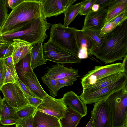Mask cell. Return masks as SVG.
Returning <instances> with one entry per match:
<instances>
[{
    "label": "cell",
    "instance_id": "obj_1",
    "mask_svg": "<svg viewBox=\"0 0 127 127\" xmlns=\"http://www.w3.org/2000/svg\"><path fill=\"white\" fill-rule=\"evenodd\" d=\"M92 55L106 64L123 60L127 55V19L103 35L101 45Z\"/></svg>",
    "mask_w": 127,
    "mask_h": 127
},
{
    "label": "cell",
    "instance_id": "obj_2",
    "mask_svg": "<svg viewBox=\"0 0 127 127\" xmlns=\"http://www.w3.org/2000/svg\"><path fill=\"white\" fill-rule=\"evenodd\" d=\"M43 15L39 0H24L8 14L1 28V34L20 31L31 21Z\"/></svg>",
    "mask_w": 127,
    "mask_h": 127
},
{
    "label": "cell",
    "instance_id": "obj_3",
    "mask_svg": "<svg viewBox=\"0 0 127 127\" xmlns=\"http://www.w3.org/2000/svg\"><path fill=\"white\" fill-rule=\"evenodd\" d=\"M52 25L48 23L43 15L31 21L20 31L8 34L1 35L7 39L12 40L18 39L32 45L44 41L48 35L46 31Z\"/></svg>",
    "mask_w": 127,
    "mask_h": 127
},
{
    "label": "cell",
    "instance_id": "obj_4",
    "mask_svg": "<svg viewBox=\"0 0 127 127\" xmlns=\"http://www.w3.org/2000/svg\"><path fill=\"white\" fill-rule=\"evenodd\" d=\"M106 100L112 127H127V85L113 93Z\"/></svg>",
    "mask_w": 127,
    "mask_h": 127
},
{
    "label": "cell",
    "instance_id": "obj_5",
    "mask_svg": "<svg viewBox=\"0 0 127 127\" xmlns=\"http://www.w3.org/2000/svg\"><path fill=\"white\" fill-rule=\"evenodd\" d=\"M50 37L56 44L63 48L78 55L75 36V28L67 27L59 23L52 25Z\"/></svg>",
    "mask_w": 127,
    "mask_h": 127
},
{
    "label": "cell",
    "instance_id": "obj_6",
    "mask_svg": "<svg viewBox=\"0 0 127 127\" xmlns=\"http://www.w3.org/2000/svg\"><path fill=\"white\" fill-rule=\"evenodd\" d=\"M44 54L47 61L57 64H79L82 59L77 54L69 51L54 43L50 38L43 44Z\"/></svg>",
    "mask_w": 127,
    "mask_h": 127
},
{
    "label": "cell",
    "instance_id": "obj_7",
    "mask_svg": "<svg viewBox=\"0 0 127 127\" xmlns=\"http://www.w3.org/2000/svg\"><path fill=\"white\" fill-rule=\"evenodd\" d=\"M127 85V73L125 72L118 79L108 85L92 93H82L80 99L86 104L95 103L106 100L114 92Z\"/></svg>",
    "mask_w": 127,
    "mask_h": 127
},
{
    "label": "cell",
    "instance_id": "obj_8",
    "mask_svg": "<svg viewBox=\"0 0 127 127\" xmlns=\"http://www.w3.org/2000/svg\"><path fill=\"white\" fill-rule=\"evenodd\" d=\"M123 72L125 71L121 63L95 66L93 69L88 72L82 78L81 82L82 88L93 85L106 77Z\"/></svg>",
    "mask_w": 127,
    "mask_h": 127
},
{
    "label": "cell",
    "instance_id": "obj_9",
    "mask_svg": "<svg viewBox=\"0 0 127 127\" xmlns=\"http://www.w3.org/2000/svg\"><path fill=\"white\" fill-rule=\"evenodd\" d=\"M0 91L8 103L17 110L29 104L25 94L17 83L4 84Z\"/></svg>",
    "mask_w": 127,
    "mask_h": 127
},
{
    "label": "cell",
    "instance_id": "obj_10",
    "mask_svg": "<svg viewBox=\"0 0 127 127\" xmlns=\"http://www.w3.org/2000/svg\"><path fill=\"white\" fill-rule=\"evenodd\" d=\"M67 108L62 98H56L48 95L37 107V110L55 117L63 118Z\"/></svg>",
    "mask_w": 127,
    "mask_h": 127
},
{
    "label": "cell",
    "instance_id": "obj_11",
    "mask_svg": "<svg viewBox=\"0 0 127 127\" xmlns=\"http://www.w3.org/2000/svg\"><path fill=\"white\" fill-rule=\"evenodd\" d=\"M91 115L94 127H112L110 113L106 100L94 104Z\"/></svg>",
    "mask_w": 127,
    "mask_h": 127
},
{
    "label": "cell",
    "instance_id": "obj_12",
    "mask_svg": "<svg viewBox=\"0 0 127 127\" xmlns=\"http://www.w3.org/2000/svg\"><path fill=\"white\" fill-rule=\"evenodd\" d=\"M76 0H39L42 13L45 18L64 13Z\"/></svg>",
    "mask_w": 127,
    "mask_h": 127
},
{
    "label": "cell",
    "instance_id": "obj_13",
    "mask_svg": "<svg viewBox=\"0 0 127 127\" xmlns=\"http://www.w3.org/2000/svg\"><path fill=\"white\" fill-rule=\"evenodd\" d=\"M75 36L79 50L78 57L81 59L88 58V55H92L95 50L94 42L85 35L81 30L75 28Z\"/></svg>",
    "mask_w": 127,
    "mask_h": 127
},
{
    "label": "cell",
    "instance_id": "obj_14",
    "mask_svg": "<svg viewBox=\"0 0 127 127\" xmlns=\"http://www.w3.org/2000/svg\"><path fill=\"white\" fill-rule=\"evenodd\" d=\"M107 12L106 8L100 9L95 12L90 11L86 16L83 27L101 31L105 24Z\"/></svg>",
    "mask_w": 127,
    "mask_h": 127
},
{
    "label": "cell",
    "instance_id": "obj_15",
    "mask_svg": "<svg viewBox=\"0 0 127 127\" xmlns=\"http://www.w3.org/2000/svg\"><path fill=\"white\" fill-rule=\"evenodd\" d=\"M47 68L46 73L41 77L56 80L68 77L77 78L79 76L77 69L71 67L68 68L64 64H57Z\"/></svg>",
    "mask_w": 127,
    "mask_h": 127
},
{
    "label": "cell",
    "instance_id": "obj_16",
    "mask_svg": "<svg viewBox=\"0 0 127 127\" xmlns=\"http://www.w3.org/2000/svg\"><path fill=\"white\" fill-rule=\"evenodd\" d=\"M62 98L67 106L79 113L83 117L87 115L86 104L74 92L72 91L67 92L64 94Z\"/></svg>",
    "mask_w": 127,
    "mask_h": 127
},
{
    "label": "cell",
    "instance_id": "obj_17",
    "mask_svg": "<svg viewBox=\"0 0 127 127\" xmlns=\"http://www.w3.org/2000/svg\"><path fill=\"white\" fill-rule=\"evenodd\" d=\"M58 118L37 110L33 117V127H61Z\"/></svg>",
    "mask_w": 127,
    "mask_h": 127
},
{
    "label": "cell",
    "instance_id": "obj_18",
    "mask_svg": "<svg viewBox=\"0 0 127 127\" xmlns=\"http://www.w3.org/2000/svg\"><path fill=\"white\" fill-rule=\"evenodd\" d=\"M12 44L14 47L12 56L14 64L28 54L31 53L32 45L22 40L14 39Z\"/></svg>",
    "mask_w": 127,
    "mask_h": 127
},
{
    "label": "cell",
    "instance_id": "obj_19",
    "mask_svg": "<svg viewBox=\"0 0 127 127\" xmlns=\"http://www.w3.org/2000/svg\"><path fill=\"white\" fill-rule=\"evenodd\" d=\"M24 77L28 87L36 97L43 99L48 95L42 87L33 71L26 73Z\"/></svg>",
    "mask_w": 127,
    "mask_h": 127
},
{
    "label": "cell",
    "instance_id": "obj_20",
    "mask_svg": "<svg viewBox=\"0 0 127 127\" xmlns=\"http://www.w3.org/2000/svg\"><path fill=\"white\" fill-rule=\"evenodd\" d=\"M125 72H123L117 73L103 78L93 85L83 88L82 93H92L105 87L117 80Z\"/></svg>",
    "mask_w": 127,
    "mask_h": 127
},
{
    "label": "cell",
    "instance_id": "obj_21",
    "mask_svg": "<svg viewBox=\"0 0 127 127\" xmlns=\"http://www.w3.org/2000/svg\"><path fill=\"white\" fill-rule=\"evenodd\" d=\"M43 42H40L32 45L31 64L32 70L38 66L46 64L47 61L44 54Z\"/></svg>",
    "mask_w": 127,
    "mask_h": 127
},
{
    "label": "cell",
    "instance_id": "obj_22",
    "mask_svg": "<svg viewBox=\"0 0 127 127\" xmlns=\"http://www.w3.org/2000/svg\"><path fill=\"white\" fill-rule=\"evenodd\" d=\"M82 116L69 107L67 108L64 117L60 120L61 127H76Z\"/></svg>",
    "mask_w": 127,
    "mask_h": 127
},
{
    "label": "cell",
    "instance_id": "obj_23",
    "mask_svg": "<svg viewBox=\"0 0 127 127\" xmlns=\"http://www.w3.org/2000/svg\"><path fill=\"white\" fill-rule=\"evenodd\" d=\"M31 55L30 53L14 64L18 77L28 87L24 77L26 73L31 72L33 71L31 66Z\"/></svg>",
    "mask_w": 127,
    "mask_h": 127
},
{
    "label": "cell",
    "instance_id": "obj_24",
    "mask_svg": "<svg viewBox=\"0 0 127 127\" xmlns=\"http://www.w3.org/2000/svg\"><path fill=\"white\" fill-rule=\"evenodd\" d=\"M83 0L74 5L67 8L64 13V18L63 25L68 27L69 24L79 14Z\"/></svg>",
    "mask_w": 127,
    "mask_h": 127
},
{
    "label": "cell",
    "instance_id": "obj_25",
    "mask_svg": "<svg viewBox=\"0 0 127 127\" xmlns=\"http://www.w3.org/2000/svg\"><path fill=\"white\" fill-rule=\"evenodd\" d=\"M17 110L10 106L4 98L0 107V120L6 119H13L19 120Z\"/></svg>",
    "mask_w": 127,
    "mask_h": 127
},
{
    "label": "cell",
    "instance_id": "obj_26",
    "mask_svg": "<svg viewBox=\"0 0 127 127\" xmlns=\"http://www.w3.org/2000/svg\"><path fill=\"white\" fill-rule=\"evenodd\" d=\"M107 10L108 12L105 23L122 13L127 11V1L108 7Z\"/></svg>",
    "mask_w": 127,
    "mask_h": 127
},
{
    "label": "cell",
    "instance_id": "obj_27",
    "mask_svg": "<svg viewBox=\"0 0 127 127\" xmlns=\"http://www.w3.org/2000/svg\"><path fill=\"white\" fill-rule=\"evenodd\" d=\"M81 30L85 35L94 43L95 46V51L99 48L102 42L103 35L101 33V31L92 30L84 27Z\"/></svg>",
    "mask_w": 127,
    "mask_h": 127
},
{
    "label": "cell",
    "instance_id": "obj_28",
    "mask_svg": "<svg viewBox=\"0 0 127 127\" xmlns=\"http://www.w3.org/2000/svg\"><path fill=\"white\" fill-rule=\"evenodd\" d=\"M41 78L43 82L48 87L50 95L54 97L57 96L58 92L61 88L56 80L50 78Z\"/></svg>",
    "mask_w": 127,
    "mask_h": 127
},
{
    "label": "cell",
    "instance_id": "obj_29",
    "mask_svg": "<svg viewBox=\"0 0 127 127\" xmlns=\"http://www.w3.org/2000/svg\"><path fill=\"white\" fill-rule=\"evenodd\" d=\"M18 77L14 63L9 66L6 67L4 85L16 83L17 81Z\"/></svg>",
    "mask_w": 127,
    "mask_h": 127
},
{
    "label": "cell",
    "instance_id": "obj_30",
    "mask_svg": "<svg viewBox=\"0 0 127 127\" xmlns=\"http://www.w3.org/2000/svg\"><path fill=\"white\" fill-rule=\"evenodd\" d=\"M36 111V108L29 104L17 110L16 113L19 120L34 115Z\"/></svg>",
    "mask_w": 127,
    "mask_h": 127
},
{
    "label": "cell",
    "instance_id": "obj_31",
    "mask_svg": "<svg viewBox=\"0 0 127 127\" xmlns=\"http://www.w3.org/2000/svg\"><path fill=\"white\" fill-rule=\"evenodd\" d=\"M7 0H0V27L1 28L8 15Z\"/></svg>",
    "mask_w": 127,
    "mask_h": 127
},
{
    "label": "cell",
    "instance_id": "obj_32",
    "mask_svg": "<svg viewBox=\"0 0 127 127\" xmlns=\"http://www.w3.org/2000/svg\"><path fill=\"white\" fill-rule=\"evenodd\" d=\"M34 115L19 120L16 124L15 127H33Z\"/></svg>",
    "mask_w": 127,
    "mask_h": 127
},
{
    "label": "cell",
    "instance_id": "obj_33",
    "mask_svg": "<svg viewBox=\"0 0 127 127\" xmlns=\"http://www.w3.org/2000/svg\"><path fill=\"white\" fill-rule=\"evenodd\" d=\"M96 0H83L81 5L79 14L82 16H86L90 12L92 5Z\"/></svg>",
    "mask_w": 127,
    "mask_h": 127
},
{
    "label": "cell",
    "instance_id": "obj_34",
    "mask_svg": "<svg viewBox=\"0 0 127 127\" xmlns=\"http://www.w3.org/2000/svg\"><path fill=\"white\" fill-rule=\"evenodd\" d=\"M14 47L11 44L0 48V59H5L12 55Z\"/></svg>",
    "mask_w": 127,
    "mask_h": 127
},
{
    "label": "cell",
    "instance_id": "obj_35",
    "mask_svg": "<svg viewBox=\"0 0 127 127\" xmlns=\"http://www.w3.org/2000/svg\"><path fill=\"white\" fill-rule=\"evenodd\" d=\"M77 78L73 77H68L56 80L61 88L71 85L77 80Z\"/></svg>",
    "mask_w": 127,
    "mask_h": 127
},
{
    "label": "cell",
    "instance_id": "obj_36",
    "mask_svg": "<svg viewBox=\"0 0 127 127\" xmlns=\"http://www.w3.org/2000/svg\"><path fill=\"white\" fill-rule=\"evenodd\" d=\"M4 59H0V91L4 85L5 78L6 66Z\"/></svg>",
    "mask_w": 127,
    "mask_h": 127
},
{
    "label": "cell",
    "instance_id": "obj_37",
    "mask_svg": "<svg viewBox=\"0 0 127 127\" xmlns=\"http://www.w3.org/2000/svg\"><path fill=\"white\" fill-rule=\"evenodd\" d=\"M117 26L110 21L104 24L101 30V33L103 35L111 32Z\"/></svg>",
    "mask_w": 127,
    "mask_h": 127
},
{
    "label": "cell",
    "instance_id": "obj_38",
    "mask_svg": "<svg viewBox=\"0 0 127 127\" xmlns=\"http://www.w3.org/2000/svg\"><path fill=\"white\" fill-rule=\"evenodd\" d=\"M127 11L122 13L110 21L118 26L127 19Z\"/></svg>",
    "mask_w": 127,
    "mask_h": 127
},
{
    "label": "cell",
    "instance_id": "obj_39",
    "mask_svg": "<svg viewBox=\"0 0 127 127\" xmlns=\"http://www.w3.org/2000/svg\"><path fill=\"white\" fill-rule=\"evenodd\" d=\"M16 83L20 87L24 92L25 96L28 95L32 96H36L28 87L23 83L18 77L17 81Z\"/></svg>",
    "mask_w": 127,
    "mask_h": 127
},
{
    "label": "cell",
    "instance_id": "obj_40",
    "mask_svg": "<svg viewBox=\"0 0 127 127\" xmlns=\"http://www.w3.org/2000/svg\"><path fill=\"white\" fill-rule=\"evenodd\" d=\"M25 96L29 104L36 108L43 101V99L36 96H32L28 95Z\"/></svg>",
    "mask_w": 127,
    "mask_h": 127
},
{
    "label": "cell",
    "instance_id": "obj_41",
    "mask_svg": "<svg viewBox=\"0 0 127 127\" xmlns=\"http://www.w3.org/2000/svg\"><path fill=\"white\" fill-rule=\"evenodd\" d=\"M113 0H96L95 3L98 4L99 9L106 8L110 4Z\"/></svg>",
    "mask_w": 127,
    "mask_h": 127
},
{
    "label": "cell",
    "instance_id": "obj_42",
    "mask_svg": "<svg viewBox=\"0 0 127 127\" xmlns=\"http://www.w3.org/2000/svg\"><path fill=\"white\" fill-rule=\"evenodd\" d=\"M18 120L13 119H6L0 120V124L4 126L16 124Z\"/></svg>",
    "mask_w": 127,
    "mask_h": 127
},
{
    "label": "cell",
    "instance_id": "obj_43",
    "mask_svg": "<svg viewBox=\"0 0 127 127\" xmlns=\"http://www.w3.org/2000/svg\"><path fill=\"white\" fill-rule=\"evenodd\" d=\"M24 0H7L8 6L12 9Z\"/></svg>",
    "mask_w": 127,
    "mask_h": 127
},
{
    "label": "cell",
    "instance_id": "obj_44",
    "mask_svg": "<svg viewBox=\"0 0 127 127\" xmlns=\"http://www.w3.org/2000/svg\"><path fill=\"white\" fill-rule=\"evenodd\" d=\"M13 43V40L6 39L0 36V48L6 45H10Z\"/></svg>",
    "mask_w": 127,
    "mask_h": 127
},
{
    "label": "cell",
    "instance_id": "obj_45",
    "mask_svg": "<svg viewBox=\"0 0 127 127\" xmlns=\"http://www.w3.org/2000/svg\"><path fill=\"white\" fill-rule=\"evenodd\" d=\"M4 64L6 67L9 66L14 63L12 55L4 59Z\"/></svg>",
    "mask_w": 127,
    "mask_h": 127
},
{
    "label": "cell",
    "instance_id": "obj_46",
    "mask_svg": "<svg viewBox=\"0 0 127 127\" xmlns=\"http://www.w3.org/2000/svg\"><path fill=\"white\" fill-rule=\"evenodd\" d=\"M122 63L125 72L127 73V55L124 58Z\"/></svg>",
    "mask_w": 127,
    "mask_h": 127
},
{
    "label": "cell",
    "instance_id": "obj_47",
    "mask_svg": "<svg viewBox=\"0 0 127 127\" xmlns=\"http://www.w3.org/2000/svg\"><path fill=\"white\" fill-rule=\"evenodd\" d=\"M99 9V5L95 3H94L92 6L90 11L93 12H96Z\"/></svg>",
    "mask_w": 127,
    "mask_h": 127
},
{
    "label": "cell",
    "instance_id": "obj_48",
    "mask_svg": "<svg viewBox=\"0 0 127 127\" xmlns=\"http://www.w3.org/2000/svg\"><path fill=\"white\" fill-rule=\"evenodd\" d=\"M93 125V120L92 117L85 127H92Z\"/></svg>",
    "mask_w": 127,
    "mask_h": 127
},
{
    "label": "cell",
    "instance_id": "obj_49",
    "mask_svg": "<svg viewBox=\"0 0 127 127\" xmlns=\"http://www.w3.org/2000/svg\"><path fill=\"white\" fill-rule=\"evenodd\" d=\"M0 107L1 105V103L2 101V99L1 98V97L0 95Z\"/></svg>",
    "mask_w": 127,
    "mask_h": 127
},
{
    "label": "cell",
    "instance_id": "obj_50",
    "mask_svg": "<svg viewBox=\"0 0 127 127\" xmlns=\"http://www.w3.org/2000/svg\"><path fill=\"white\" fill-rule=\"evenodd\" d=\"M1 28L0 27V36L2 35L1 32Z\"/></svg>",
    "mask_w": 127,
    "mask_h": 127
},
{
    "label": "cell",
    "instance_id": "obj_51",
    "mask_svg": "<svg viewBox=\"0 0 127 127\" xmlns=\"http://www.w3.org/2000/svg\"><path fill=\"white\" fill-rule=\"evenodd\" d=\"M0 127H9L3 126L0 125Z\"/></svg>",
    "mask_w": 127,
    "mask_h": 127
},
{
    "label": "cell",
    "instance_id": "obj_52",
    "mask_svg": "<svg viewBox=\"0 0 127 127\" xmlns=\"http://www.w3.org/2000/svg\"><path fill=\"white\" fill-rule=\"evenodd\" d=\"M92 127H94V125H93H93Z\"/></svg>",
    "mask_w": 127,
    "mask_h": 127
}]
</instances>
